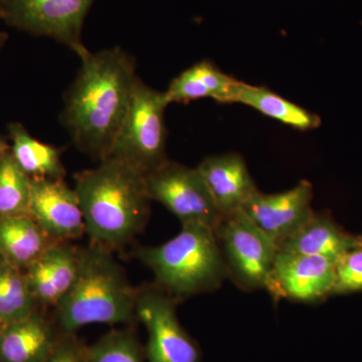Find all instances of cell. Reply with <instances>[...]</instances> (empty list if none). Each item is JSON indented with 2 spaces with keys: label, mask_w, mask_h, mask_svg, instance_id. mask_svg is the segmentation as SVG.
<instances>
[{
  "label": "cell",
  "mask_w": 362,
  "mask_h": 362,
  "mask_svg": "<svg viewBox=\"0 0 362 362\" xmlns=\"http://www.w3.org/2000/svg\"><path fill=\"white\" fill-rule=\"evenodd\" d=\"M57 341L51 324L35 311L4 326L0 332V362H44Z\"/></svg>",
  "instance_id": "16"
},
{
  "label": "cell",
  "mask_w": 362,
  "mask_h": 362,
  "mask_svg": "<svg viewBox=\"0 0 362 362\" xmlns=\"http://www.w3.org/2000/svg\"><path fill=\"white\" fill-rule=\"evenodd\" d=\"M54 242L30 216H0V257L21 270Z\"/></svg>",
  "instance_id": "19"
},
{
  "label": "cell",
  "mask_w": 362,
  "mask_h": 362,
  "mask_svg": "<svg viewBox=\"0 0 362 362\" xmlns=\"http://www.w3.org/2000/svg\"><path fill=\"white\" fill-rule=\"evenodd\" d=\"M282 251L324 257L337 262L350 250L357 247L356 237L350 235L327 214H311L303 225L284 240L279 243Z\"/></svg>",
  "instance_id": "15"
},
{
  "label": "cell",
  "mask_w": 362,
  "mask_h": 362,
  "mask_svg": "<svg viewBox=\"0 0 362 362\" xmlns=\"http://www.w3.org/2000/svg\"><path fill=\"white\" fill-rule=\"evenodd\" d=\"M11 153L21 169L32 178L64 180L65 168L61 150L35 139L21 123L8 126Z\"/></svg>",
  "instance_id": "20"
},
{
  "label": "cell",
  "mask_w": 362,
  "mask_h": 362,
  "mask_svg": "<svg viewBox=\"0 0 362 362\" xmlns=\"http://www.w3.org/2000/svg\"><path fill=\"white\" fill-rule=\"evenodd\" d=\"M44 362H87L86 349H83L71 334L59 338L54 349Z\"/></svg>",
  "instance_id": "25"
},
{
  "label": "cell",
  "mask_w": 362,
  "mask_h": 362,
  "mask_svg": "<svg viewBox=\"0 0 362 362\" xmlns=\"http://www.w3.org/2000/svg\"><path fill=\"white\" fill-rule=\"evenodd\" d=\"M337 262L279 250L274 261L268 293L274 299L316 303L332 295Z\"/></svg>",
  "instance_id": "10"
},
{
  "label": "cell",
  "mask_w": 362,
  "mask_h": 362,
  "mask_svg": "<svg viewBox=\"0 0 362 362\" xmlns=\"http://www.w3.org/2000/svg\"><path fill=\"white\" fill-rule=\"evenodd\" d=\"M137 289L132 287L112 251L96 244L80 251L77 275L56 306L66 334L90 324L131 323L136 317Z\"/></svg>",
  "instance_id": "3"
},
{
  "label": "cell",
  "mask_w": 362,
  "mask_h": 362,
  "mask_svg": "<svg viewBox=\"0 0 362 362\" xmlns=\"http://www.w3.org/2000/svg\"><path fill=\"white\" fill-rule=\"evenodd\" d=\"M80 251L65 242H54L25 275L37 303L56 307L65 296L77 275Z\"/></svg>",
  "instance_id": "14"
},
{
  "label": "cell",
  "mask_w": 362,
  "mask_h": 362,
  "mask_svg": "<svg viewBox=\"0 0 362 362\" xmlns=\"http://www.w3.org/2000/svg\"><path fill=\"white\" fill-rule=\"evenodd\" d=\"M335 272L337 278L332 294L362 291V247H354L340 257Z\"/></svg>",
  "instance_id": "24"
},
{
  "label": "cell",
  "mask_w": 362,
  "mask_h": 362,
  "mask_svg": "<svg viewBox=\"0 0 362 362\" xmlns=\"http://www.w3.org/2000/svg\"><path fill=\"white\" fill-rule=\"evenodd\" d=\"M145 185L150 201L165 206L181 225L199 223L214 230L223 221L197 168L168 159L145 175Z\"/></svg>",
  "instance_id": "9"
},
{
  "label": "cell",
  "mask_w": 362,
  "mask_h": 362,
  "mask_svg": "<svg viewBox=\"0 0 362 362\" xmlns=\"http://www.w3.org/2000/svg\"><path fill=\"white\" fill-rule=\"evenodd\" d=\"M4 326L2 325L1 323H0V332H1V330L4 329Z\"/></svg>",
  "instance_id": "29"
},
{
  "label": "cell",
  "mask_w": 362,
  "mask_h": 362,
  "mask_svg": "<svg viewBox=\"0 0 362 362\" xmlns=\"http://www.w3.org/2000/svg\"><path fill=\"white\" fill-rule=\"evenodd\" d=\"M92 244L117 249L141 233L150 214L145 175L109 157L75 175V188Z\"/></svg>",
  "instance_id": "2"
},
{
  "label": "cell",
  "mask_w": 362,
  "mask_h": 362,
  "mask_svg": "<svg viewBox=\"0 0 362 362\" xmlns=\"http://www.w3.org/2000/svg\"><path fill=\"white\" fill-rule=\"evenodd\" d=\"M237 78L226 75L213 62L204 59L173 78L164 96L169 105L187 104L199 99H213L228 104Z\"/></svg>",
  "instance_id": "17"
},
{
  "label": "cell",
  "mask_w": 362,
  "mask_h": 362,
  "mask_svg": "<svg viewBox=\"0 0 362 362\" xmlns=\"http://www.w3.org/2000/svg\"><path fill=\"white\" fill-rule=\"evenodd\" d=\"M214 233L225 259L228 278L244 291L268 292L277 245L257 228L242 209L223 218Z\"/></svg>",
  "instance_id": "6"
},
{
  "label": "cell",
  "mask_w": 362,
  "mask_h": 362,
  "mask_svg": "<svg viewBox=\"0 0 362 362\" xmlns=\"http://www.w3.org/2000/svg\"><path fill=\"white\" fill-rule=\"evenodd\" d=\"M135 256L153 272L157 286L182 300L216 291L228 278L216 233L199 223L182 225L173 239L138 247Z\"/></svg>",
  "instance_id": "4"
},
{
  "label": "cell",
  "mask_w": 362,
  "mask_h": 362,
  "mask_svg": "<svg viewBox=\"0 0 362 362\" xmlns=\"http://www.w3.org/2000/svg\"><path fill=\"white\" fill-rule=\"evenodd\" d=\"M168 105L164 92L137 78L129 108L109 157L125 162L144 175L168 161L165 110Z\"/></svg>",
  "instance_id": "5"
},
{
  "label": "cell",
  "mask_w": 362,
  "mask_h": 362,
  "mask_svg": "<svg viewBox=\"0 0 362 362\" xmlns=\"http://www.w3.org/2000/svg\"><path fill=\"white\" fill-rule=\"evenodd\" d=\"M95 0H0V21L35 37L66 45L80 59L89 49L83 42L85 18Z\"/></svg>",
  "instance_id": "7"
},
{
  "label": "cell",
  "mask_w": 362,
  "mask_h": 362,
  "mask_svg": "<svg viewBox=\"0 0 362 362\" xmlns=\"http://www.w3.org/2000/svg\"><path fill=\"white\" fill-rule=\"evenodd\" d=\"M313 194V185L308 180H301L291 189L278 194H265L258 189L242 211L278 246L314 213Z\"/></svg>",
  "instance_id": "11"
},
{
  "label": "cell",
  "mask_w": 362,
  "mask_h": 362,
  "mask_svg": "<svg viewBox=\"0 0 362 362\" xmlns=\"http://www.w3.org/2000/svg\"><path fill=\"white\" fill-rule=\"evenodd\" d=\"M7 39H8V35L6 33H0V49L6 45Z\"/></svg>",
  "instance_id": "27"
},
{
  "label": "cell",
  "mask_w": 362,
  "mask_h": 362,
  "mask_svg": "<svg viewBox=\"0 0 362 362\" xmlns=\"http://www.w3.org/2000/svg\"><path fill=\"white\" fill-rule=\"evenodd\" d=\"M197 169L223 218L242 209L258 190L244 157L235 152L206 157Z\"/></svg>",
  "instance_id": "13"
},
{
  "label": "cell",
  "mask_w": 362,
  "mask_h": 362,
  "mask_svg": "<svg viewBox=\"0 0 362 362\" xmlns=\"http://www.w3.org/2000/svg\"><path fill=\"white\" fill-rule=\"evenodd\" d=\"M9 152H11V144H8V142L2 136H0V159Z\"/></svg>",
  "instance_id": "26"
},
{
  "label": "cell",
  "mask_w": 362,
  "mask_h": 362,
  "mask_svg": "<svg viewBox=\"0 0 362 362\" xmlns=\"http://www.w3.org/2000/svg\"><path fill=\"white\" fill-rule=\"evenodd\" d=\"M87 362H142L139 344L128 331H112L86 349Z\"/></svg>",
  "instance_id": "23"
},
{
  "label": "cell",
  "mask_w": 362,
  "mask_h": 362,
  "mask_svg": "<svg viewBox=\"0 0 362 362\" xmlns=\"http://www.w3.org/2000/svg\"><path fill=\"white\" fill-rule=\"evenodd\" d=\"M228 104L251 107L267 117L301 131L314 130L321 125V118L284 97L262 86L237 81L230 93Z\"/></svg>",
  "instance_id": "18"
},
{
  "label": "cell",
  "mask_w": 362,
  "mask_h": 362,
  "mask_svg": "<svg viewBox=\"0 0 362 362\" xmlns=\"http://www.w3.org/2000/svg\"><path fill=\"white\" fill-rule=\"evenodd\" d=\"M30 216L54 242H66L86 233L77 192L64 180L32 178Z\"/></svg>",
  "instance_id": "12"
},
{
  "label": "cell",
  "mask_w": 362,
  "mask_h": 362,
  "mask_svg": "<svg viewBox=\"0 0 362 362\" xmlns=\"http://www.w3.org/2000/svg\"><path fill=\"white\" fill-rule=\"evenodd\" d=\"M32 180L11 152L0 159V216H30Z\"/></svg>",
  "instance_id": "22"
},
{
  "label": "cell",
  "mask_w": 362,
  "mask_h": 362,
  "mask_svg": "<svg viewBox=\"0 0 362 362\" xmlns=\"http://www.w3.org/2000/svg\"><path fill=\"white\" fill-rule=\"evenodd\" d=\"M37 304L25 273L0 257V323L6 326L28 318L37 311Z\"/></svg>",
  "instance_id": "21"
},
{
  "label": "cell",
  "mask_w": 362,
  "mask_h": 362,
  "mask_svg": "<svg viewBox=\"0 0 362 362\" xmlns=\"http://www.w3.org/2000/svg\"><path fill=\"white\" fill-rule=\"evenodd\" d=\"M357 240V246L362 247V235H359V237H356Z\"/></svg>",
  "instance_id": "28"
},
{
  "label": "cell",
  "mask_w": 362,
  "mask_h": 362,
  "mask_svg": "<svg viewBox=\"0 0 362 362\" xmlns=\"http://www.w3.org/2000/svg\"><path fill=\"white\" fill-rule=\"evenodd\" d=\"M64 98L61 121L71 142L98 162L112 147L132 98L136 62L121 47L90 52Z\"/></svg>",
  "instance_id": "1"
},
{
  "label": "cell",
  "mask_w": 362,
  "mask_h": 362,
  "mask_svg": "<svg viewBox=\"0 0 362 362\" xmlns=\"http://www.w3.org/2000/svg\"><path fill=\"white\" fill-rule=\"evenodd\" d=\"M182 299L169 294L156 283L137 288L136 317L148 333V362H199L201 354L178 320Z\"/></svg>",
  "instance_id": "8"
}]
</instances>
